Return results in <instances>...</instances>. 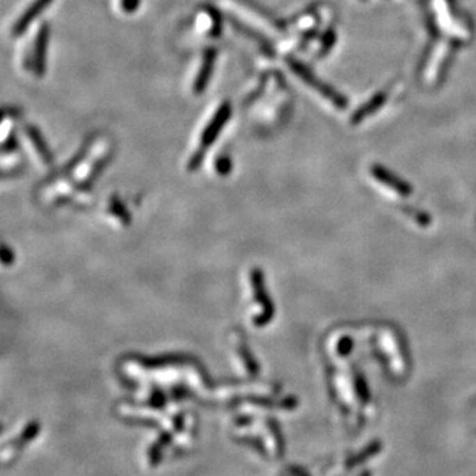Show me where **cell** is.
<instances>
[{
	"label": "cell",
	"mask_w": 476,
	"mask_h": 476,
	"mask_svg": "<svg viewBox=\"0 0 476 476\" xmlns=\"http://www.w3.org/2000/svg\"><path fill=\"white\" fill-rule=\"evenodd\" d=\"M373 174H375V177H377L380 181L385 183V184H388L389 187H393L398 193H401V195H404V196H408L409 193L411 192V190H410V187H409L407 183H404L402 180H400V179L395 177V175L386 172V171H385L384 168H381V167H376L375 171H373Z\"/></svg>",
	"instance_id": "8992f818"
},
{
	"label": "cell",
	"mask_w": 476,
	"mask_h": 476,
	"mask_svg": "<svg viewBox=\"0 0 476 476\" xmlns=\"http://www.w3.org/2000/svg\"><path fill=\"white\" fill-rule=\"evenodd\" d=\"M231 105L228 102L222 104L220 106V109L216 111V114L213 115V118L211 120V122L206 124L205 127L204 133L202 136V147L199 152L204 154L205 150L215 143V140L218 139V136H220L221 130L224 129V126L228 122L229 117H231Z\"/></svg>",
	"instance_id": "6da1fadb"
},
{
	"label": "cell",
	"mask_w": 476,
	"mask_h": 476,
	"mask_svg": "<svg viewBox=\"0 0 476 476\" xmlns=\"http://www.w3.org/2000/svg\"><path fill=\"white\" fill-rule=\"evenodd\" d=\"M28 136H29L31 142L35 145L36 150L40 154V156L44 159V162H45V163H49V162H51V152L48 150L47 145L44 143V140H42V138H41L40 134H39V131H38L35 127L29 126V127H28Z\"/></svg>",
	"instance_id": "52a82bcc"
},
{
	"label": "cell",
	"mask_w": 476,
	"mask_h": 476,
	"mask_svg": "<svg viewBox=\"0 0 476 476\" xmlns=\"http://www.w3.org/2000/svg\"><path fill=\"white\" fill-rule=\"evenodd\" d=\"M48 38H49L48 26H42L39 33H38V36H36L35 48H33V69L38 73V76H42L44 70H45Z\"/></svg>",
	"instance_id": "3957f363"
},
{
	"label": "cell",
	"mask_w": 476,
	"mask_h": 476,
	"mask_svg": "<svg viewBox=\"0 0 476 476\" xmlns=\"http://www.w3.org/2000/svg\"><path fill=\"white\" fill-rule=\"evenodd\" d=\"M215 63H216V51L215 49H208L203 57V64L200 72L197 74V79L195 81V92L196 93H203L205 88L208 86V82L211 80L212 72L215 68Z\"/></svg>",
	"instance_id": "5b68a950"
},
{
	"label": "cell",
	"mask_w": 476,
	"mask_h": 476,
	"mask_svg": "<svg viewBox=\"0 0 476 476\" xmlns=\"http://www.w3.org/2000/svg\"><path fill=\"white\" fill-rule=\"evenodd\" d=\"M291 68L294 69V72H295L297 74H299L300 77H302L304 81L307 82V83H310L313 88H315L316 90H319L325 97L329 98L338 108H341V109H343V108L345 106V99H344V98H341L340 95H336L332 89H329L325 83H322L319 80H316L307 69L304 68L303 65H300L299 63L293 61V63H291Z\"/></svg>",
	"instance_id": "7a4b0ae2"
},
{
	"label": "cell",
	"mask_w": 476,
	"mask_h": 476,
	"mask_svg": "<svg viewBox=\"0 0 476 476\" xmlns=\"http://www.w3.org/2000/svg\"><path fill=\"white\" fill-rule=\"evenodd\" d=\"M385 101V95H379L375 99H373V102L370 104H368L367 108H364L363 110H360L359 113H356V115H354V121H360V120H363L366 115H367L368 113H372V111H375V110L379 108V105L380 104H382Z\"/></svg>",
	"instance_id": "ba28073f"
},
{
	"label": "cell",
	"mask_w": 476,
	"mask_h": 476,
	"mask_svg": "<svg viewBox=\"0 0 476 476\" xmlns=\"http://www.w3.org/2000/svg\"><path fill=\"white\" fill-rule=\"evenodd\" d=\"M54 0H35L29 7H28L27 10H26V13L22 15L19 19H17V22H16V24H15L14 27V35H22V33H24V31L27 29L28 27H29V24L39 16V15L52 3Z\"/></svg>",
	"instance_id": "277c9868"
},
{
	"label": "cell",
	"mask_w": 476,
	"mask_h": 476,
	"mask_svg": "<svg viewBox=\"0 0 476 476\" xmlns=\"http://www.w3.org/2000/svg\"><path fill=\"white\" fill-rule=\"evenodd\" d=\"M122 4L126 13H131L139 6V0H122Z\"/></svg>",
	"instance_id": "9c48e42d"
}]
</instances>
